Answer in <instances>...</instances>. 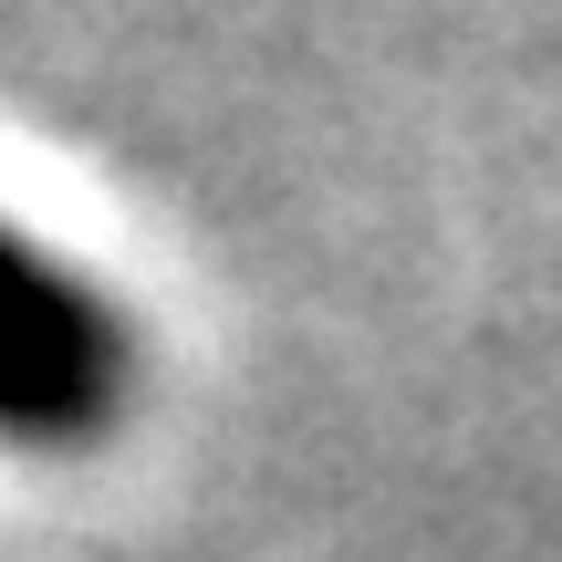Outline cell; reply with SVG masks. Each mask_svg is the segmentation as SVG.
<instances>
[{"label":"cell","mask_w":562,"mask_h":562,"mask_svg":"<svg viewBox=\"0 0 562 562\" xmlns=\"http://www.w3.org/2000/svg\"><path fill=\"white\" fill-rule=\"evenodd\" d=\"M136 396V344L115 302L0 220V438L94 448Z\"/></svg>","instance_id":"obj_1"}]
</instances>
